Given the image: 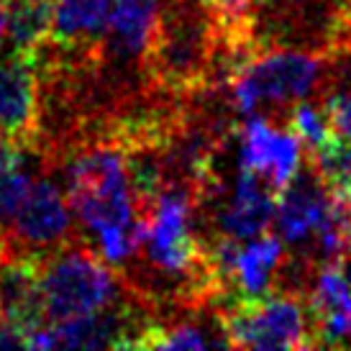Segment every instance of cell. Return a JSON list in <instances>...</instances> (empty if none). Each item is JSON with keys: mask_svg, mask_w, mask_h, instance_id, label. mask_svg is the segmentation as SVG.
Returning a JSON list of instances; mask_svg holds the SVG:
<instances>
[{"mask_svg": "<svg viewBox=\"0 0 351 351\" xmlns=\"http://www.w3.org/2000/svg\"><path fill=\"white\" fill-rule=\"evenodd\" d=\"M67 200L85 241L118 272L144 241V213L134 195L126 152L110 131L82 141L67 156Z\"/></svg>", "mask_w": 351, "mask_h": 351, "instance_id": "obj_1", "label": "cell"}, {"mask_svg": "<svg viewBox=\"0 0 351 351\" xmlns=\"http://www.w3.org/2000/svg\"><path fill=\"white\" fill-rule=\"evenodd\" d=\"M333 59L287 47L254 54L228 82L231 103L241 116H264L287 123L293 106L318 98L328 82Z\"/></svg>", "mask_w": 351, "mask_h": 351, "instance_id": "obj_2", "label": "cell"}, {"mask_svg": "<svg viewBox=\"0 0 351 351\" xmlns=\"http://www.w3.org/2000/svg\"><path fill=\"white\" fill-rule=\"evenodd\" d=\"M39 282L49 326L110 311L136 298L116 267L80 239L41 254Z\"/></svg>", "mask_w": 351, "mask_h": 351, "instance_id": "obj_3", "label": "cell"}, {"mask_svg": "<svg viewBox=\"0 0 351 351\" xmlns=\"http://www.w3.org/2000/svg\"><path fill=\"white\" fill-rule=\"evenodd\" d=\"M259 49L287 47L339 59L351 51V0H254Z\"/></svg>", "mask_w": 351, "mask_h": 351, "instance_id": "obj_4", "label": "cell"}, {"mask_svg": "<svg viewBox=\"0 0 351 351\" xmlns=\"http://www.w3.org/2000/svg\"><path fill=\"white\" fill-rule=\"evenodd\" d=\"M228 346L234 349H318L308 293L274 290L264 298L221 302Z\"/></svg>", "mask_w": 351, "mask_h": 351, "instance_id": "obj_5", "label": "cell"}, {"mask_svg": "<svg viewBox=\"0 0 351 351\" xmlns=\"http://www.w3.org/2000/svg\"><path fill=\"white\" fill-rule=\"evenodd\" d=\"M110 10V0H54L51 34L47 41L51 57H39V64L82 69L103 62Z\"/></svg>", "mask_w": 351, "mask_h": 351, "instance_id": "obj_6", "label": "cell"}, {"mask_svg": "<svg viewBox=\"0 0 351 351\" xmlns=\"http://www.w3.org/2000/svg\"><path fill=\"white\" fill-rule=\"evenodd\" d=\"M72 226L75 218L64 193L54 185V180L36 175L29 195L23 197L19 213L13 215V221L3 234L16 252L41 256L77 239Z\"/></svg>", "mask_w": 351, "mask_h": 351, "instance_id": "obj_7", "label": "cell"}, {"mask_svg": "<svg viewBox=\"0 0 351 351\" xmlns=\"http://www.w3.org/2000/svg\"><path fill=\"white\" fill-rule=\"evenodd\" d=\"M305 159L302 141L282 121L249 116L239 128V167L254 172L274 195L293 182Z\"/></svg>", "mask_w": 351, "mask_h": 351, "instance_id": "obj_8", "label": "cell"}, {"mask_svg": "<svg viewBox=\"0 0 351 351\" xmlns=\"http://www.w3.org/2000/svg\"><path fill=\"white\" fill-rule=\"evenodd\" d=\"M331 205L333 187L318 175L313 162L302 165L293 182L277 195V210H274L277 236L302 252V259H305L313 239L331 213Z\"/></svg>", "mask_w": 351, "mask_h": 351, "instance_id": "obj_9", "label": "cell"}, {"mask_svg": "<svg viewBox=\"0 0 351 351\" xmlns=\"http://www.w3.org/2000/svg\"><path fill=\"white\" fill-rule=\"evenodd\" d=\"M0 136L16 138L29 147L41 144L39 59L8 51V57L0 62Z\"/></svg>", "mask_w": 351, "mask_h": 351, "instance_id": "obj_10", "label": "cell"}, {"mask_svg": "<svg viewBox=\"0 0 351 351\" xmlns=\"http://www.w3.org/2000/svg\"><path fill=\"white\" fill-rule=\"evenodd\" d=\"M277 195L264 185L259 177L239 167L234 182L228 187L221 208L215 210L213 234L228 236L234 241H252L269 231L274 223Z\"/></svg>", "mask_w": 351, "mask_h": 351, "instance_id": "obj_11", "label": "cell"}, {"mask_svg": "<svg viewBox=\"0 0 351 351\" xmlns=\"http://www.w3.org/2000/svg\"><path fill=\"white\" fill-rule=\"evenodd\" d=\"M308 300L315 318L318 349L346 346L351 339V277L343 262L323 264L313 274Z\"/></svg>", "mask_w": 351, "mask_h": 351, "instance_id": "obj_12", "label": "cell"}, {"mask_svg": "<svg viewBox=\"0 0 351 351\" xmlns=\"http://www.w3.org/2000/svg\"><path fill=\"white\" fill-rule=\"evenodd\" d=\"M162 0H118L110 10L106 57L144 59L156 34Z\"/></svg>", "mask_w": 351, "mask_h": 351, "instance_id": "obj_13", "label": "cell"}, {"mask_svg": "<svg viewBox=\"0 0 351 351\" xmlns=\"http://www.w3.org/2000/svg\"><path fill=\"white\" fill-rule=\"evenodd\" d=\"M5 34L10 54L39 59L51 34L54 0H5Z\"/></svg>", "mask_w": 351, "mask_h": 351, "instance_id": "obj_14", "label": "cell"}, {"mask_svg": "<svg viewBox=\"0 0 351 351\" xmlns=\"http://www.w3.org/2000/svg\"><path fill=\"white\" fill-rule=\"evenodd\" d=\"M287 126L293 128L298 138L311 152L321 149L326 141H331L336 136L331 116H328V110H326L321 98H308L300 100L298 106H293L290 116H287Z\"/></svg>", "mask_w": 351, "mask_h": 351, "instance_id": "obj_15", "label": "cell"}, {"mask_svg": "<svg viewBox=\"0 0 351 351\" xmlns=\"http://www.w3.org/2000/svg\"><path fill=\"white\" fill-rule=\"evenodd\" d=\"M313 167L331 187H341L351 180V141L333 136L311 154Z\"/></svg>", "mask_w": 351, "mask_h": 351, "instance_id": "obj_16", "label": "cell"}, {"mask_svg": "<svg viewBox=\"0 0 351 351\" xmlns=\"http://www.w3.org/2000/svg\"><path fill=\"white\" fill-rule=\"evenodd\" d=\"M34 177H36V172L29 165L0 172V231H5L13 221V215L19 213L23 197L29 195Z\"/></svg>", "mask_w": 351, "mask_h": 351, "instance_id": "obj_17", "label": "cell"}, {"mask_svg": "<svg viewBox=\"0 0 351 351\" xmlns=\"http://www.w3.org/2000/svg\"><path fill=\"white\" fill-rule=\"evenodd\" d=\"M31 152H39V147H29V144H21L16 138L0 136V172L26 167L31 159Z\"/></svg>", "mask_w": 351, "mask_h": 351, "instance_id": "obj_18", "label": "cell"}, {"mask_svg": "<svg viewBox=\"0 0 351 351\" xmlns=\"http://www.w3.org/2000/svg\"><path fill=\"white\" fill-rule=\"evenodd\" d=\"M3 34H5V5L0 3V41H3Z\"/></svg>", "mask_w": 351, "mask_h": 351, "instance_id": "obj_19", "label": "cell"}, {"mask_svg": "<svg viewBox=\"0 0 351 351\" xmlns=\"http://www.w3.org/2000/svg\"><path fill=\"white\" fill-rule=\"evenodd\" d=\"M341 190H343V193H346V195L351 197V180H349V182H346V185H341Z\"/></svg>", "mask_w": 351, "mask_h": 351, "instance_id": "obj_20", "label": "cell"}, {"mask_svg": "<svg viewBox=\"0 0 351 351\" xmlns=\"http://www.w3.org/2000/svg\"><path fill=\"white\" fill-rule=\"evenodd\" d=\"M0 3H5V0H0Z\"/></svg>", "mask_w": 351, "mask_h": 351, "instance_id": "obj_21", "label": "cell"}, {"mask_svg": "<svg viewBox=\"0 0 351 351\" xmlns=\"http://www.w3.org/2000/svg\"><path fill=\"white\" fill-rule=\"evenodd\" d=\"M349 343H351V339H349Z\"/></svg>", "mask_w": 351, "mask_h": 351, "instance_id": "obj_22", "label": "cell"}]
</instances>
